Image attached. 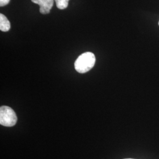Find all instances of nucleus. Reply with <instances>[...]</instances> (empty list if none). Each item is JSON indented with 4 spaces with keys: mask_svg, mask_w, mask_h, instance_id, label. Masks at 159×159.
<instances>
[{
    "mask_svg": "<svg viewBox=\"0 0 159 159\" xmlns=\"http://www.w3.org/2000/svg\"><path fill=\"white\" fill-rule=\"evenodd\" d=\"M17 117L11 107L6 106L0 108V125L6 127H12L17 123Z\"/></svg>",
    "mask_w": 159,
    "mask_h": 159,
    "instance_id": "obj_2",
    "label": "nucleus"
},
{
    "mask_svg": "<svg viewBox=\"0 0 159 159\" xmlns=\"http://www.w3.org/2000/svg\"><path fill=\"white\" fill-rule=\"evenodd\" d=\"M10 0H0V6L4 7L9 4Z\"/></svg>",
    "mask_w": 159,
    "mask_h": 159,
    "instance_id": "obj_6",
    "label": "nucleus"
},
{
    "mask_svg": "<svg viewBox=\"0 0 159 159\" xmlns=\"http://www.w3.org/2000/svg\"><path fill=\"white\" fill-rule=\"evenodd\" d=\"M11 28V24L7 18L2 14H0V30L1 31L7 32Z\"/></svg>",
    "mask_w": 159,
    "mask_h": 159,
    "instance_id": "obj_4",
    "label": "nucleus"
},
{
    "mask_svg": "<svg viewBox=\"0 0 159 159\" xmlns=\"http://www.w3.org/2000/svg\"><path fill=\"white\" fill-rule=\"evenodd\" d=\"M96 63V57L91 52H86L77 58L74 63L75 70L79 73H85L93 68Z\"/></svg>",
    "mask_w": 159,
    "mask_h": 159,
    "instance_id": "obj_1",
    "label": "nucleus"
},
{
    "mask_svg": "<svg viewBox=\"0 0 159 159\" xmlns=\"http://www.w3.org/2000/svg\"></svg>",
    "mask_w": 159,
    "mask_h": 159,
    "instance_id": "obj_7",
    "label": "nucleus"
},
{
    "mask_svg": "<svg viewBox=\"0 0 159 159\" xmlns=\"http://www.w3.org/2000/svg\"><path fill=\"white\" fill-rule=\"evenodd\" d=\"M57 8L60 10L66 9L68 6V2L70 0H54Z\"/></svg>",
    "mask_w": 159,
    "mask_h": 159,
    "instance_id": "obj_5",
    "label": "nucleus"
},
{
    "mask_svg": "<svg viewBox=\"0 0 159 159\" xmlns=\"http://www.w3.org/2000/svg\"></svg>",
    "mask_w": 159,
    "mask_h": 159,
    "instance_id": "obj_8",
    "label": "nucleus"
},
{
    "mask_svg": "<svg viewBox=\"0 0 159 159\" xmlns=\"http://www.w3.org/2000/svg\"><path fill=\"white\" fill-rule=\"evenodd\" d=\"M54 0H31L33 2L40 6V12L43 14H48L54 4Z\"/></svg>",
    "mask_w": 159,
    "mask_h": 159,
    "instance_id": "obj_3",
    "label": "nucleus"
}]
</instances>
